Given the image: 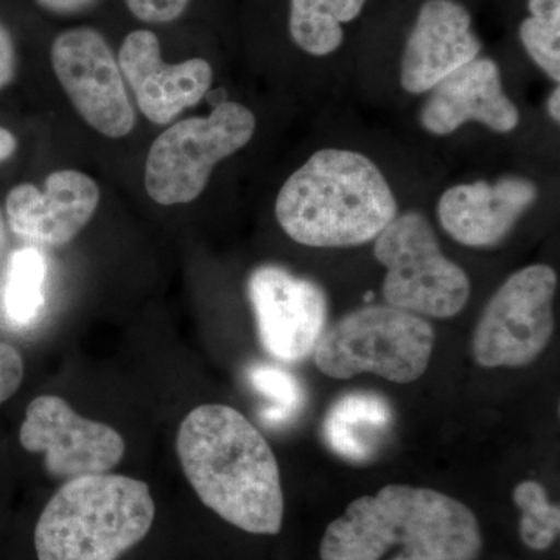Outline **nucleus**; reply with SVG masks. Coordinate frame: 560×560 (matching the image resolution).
<instances>
[{
  "instance_id": "nucleus-17",
  "label": "nucleus",
  "mask_w": 560,
  "mask_h": 560,
  "mask_svg": "<svg viewBox=\"0 0 560 560\" xmlns=\"http://www.w3.org/2000/svg\"><path fill=\"white\" fill-rule=\"evenodd\" d=\"M390 423L388 401L377 394L352 393L331 405L324 420V436L331 451L361 463L378 451Z\"/></svg>"
},
{
  "instance_id": "nucleus-28",
  "label": "nucleus",
  "mask_w": 560,
  "mask_h": 560,
  "mask_svg": "<svg viewBox=\"0 0 560 560\" xmlns=\"http://www.w3.org/2000/svg\"><path fill=\"white\" fill-rule=\"evenodd\" d=\"M16 150V139L5 128H0V161L9 160Z\"/></svg>"
},
{
  "instance_id": "nucleus-25",
  "label": "nucleus",
  "mask_w": 560,
  "mask_h": 560,
  "mask_svg": "<svg viewBox=\"0 0 560 560\" xmlns=\"http://www.w3.org/2000/svg\"><path fill=\"white\" fill-rule=\"evenodd\" d=\"M14 75V47L10 33L0 24V88L7 86Z\"/></svg>"
},
{
  "instance_id": "nucleus-7",
  "label": "nucleus",
  "mask_w": 560,
  "mask_h": 560,
  "mask_svg": "<svg viewBox=\"0 0 560 560\" xmlns=\"http://www.w3.org/2000/svg\"><path fill=\"white\" fill-rule=\"evenodd\" d=\"M256 117L235 102H221L208 117L172 125L151 145L145 189L158 205H187L208 186L213 167L253 139Z\"/></svg>"
},
{
  "instance_id": "nucleus-6",
  "label": "nucleus",
  "mask_w": 560,
  "mask_h": 560,
  "mask_svg": "<svg viewBox=\"0 0 560 560\" xmlns=\"http://www.w3.org/2000/svg\"><path fill=\"white\" fill-rule=\"evenodd\" d=\"M374 242L375 259L386 268V304L440 319L463 312L470 298L469 276L442 254L422 213L397 215Z\"/></svg>"
},
{
  "instance_id": "nucleus-14",
  "label": "nucleus",
  "mask_w": 560,
  "mask_h": 560,
  "mask_svg": "<svg viewBox=\"0 0 560 560\" xmlns=\"http://www.w3.org/2000/svg\"><path fill=\"white\" fill-rule=\"evenodd\" d=\"M536 184L521 176L495 183L459 184L438 202V219L448 235L470 248L500 245L537 200Z\"/></svg>"
},
{
  "instance_id": "nucleus-27",
  "label": "nucleus",
  "mask_w": 560,
  "mask_h": 560,
  "mask_svg": "<svg viewBox=\"0 0 560 560\" xmlns=\"http://www.w3.org/2000/svg\"><path fill=\"white\" fill-rule=\"evenodd\" d=\"M40 7L46 10L54 11V13H77L94 5L97 0H36Z\"/></svg>"
},
{
  "instance_id": "nucleus-13",
  "label": "nucleus",
  "mask_w": 560,
  "mask_h": 560,
  "mask_svg": "<svg viewBox=\"0 0 560 560\" xmlns=\"http://www.w3.org/2000/svg\"><path fill=\"white\" fill-rule=\"evenodd\" d=\"M480 51V39L463 3L425 0L405 46L401 88L410 94H425L445 77L478 58Z\"/></svg>"
},
{
  "instance_id": "nucleus-19",
  "label": "nucleus",
  "mask_w": 560,
  "mask_h": 560,
  "mask_svg": "<svg viewBox=\"0 0 560 560\" xmlns=\"http://www.w3.org/2000/svg\"><path fill=\"white\" fill-rule=\"evenodd\" d=\"M47 264L43 253L22 248L11 256L5 287V311L13 323H32L44 305Z\"/></svg>"
},
{
  "instance_id": "nucleus-12",
  "label": "nucleus",
  "mask_w": 560,
  "mask_h": 560,
  "mask_svg": "<svg viewBox=\"0 0 560 560\" xmlns=\"http://www.w3.org/2000/svg\"><path fill=\"white\" fill-rule=\"evenodd\" d=\"M117 62L143 116L156 125L168 124L180 110L198 105L213 80L212 66L201 58L179 65L162 61L160 39L149 31L131 32Z\"/></svg>"
},
{
  "instance_id": "nucleus-1",
  "label": "nucleus",
  "mask_w": 560,
  "mask_h": 560,
  "mask_svg": "<svg viewBox=\"0 0 560 560\" xmlns=\"http://www.w3.org/2000/svg\"><path fill=\"white\" fill-rule=\"evenodd\" d=\"M180 467L205 506L246 533L282 529L278 459L259 430L226 405H201L180 422Z\"/></svg>"
},
{
  "instance_id": "nucleus-30",
  "label": "nucleus",
  "mask_w": 560,
  "mask_h": 560,
  "mask_svg": "<svg viewBox=\"0 0 560 560\" xmlns=\"http://www.w3.org/2000/svg\"><path fill=\"white\" fill-rule=\"evenodd\" d=\"M3 242V223H2V215H0V246H2Z\"/></svg>"
},
{
  "instance_id": "nucleus-29",
  "label": "nucleus",
  "mask_w": 560,
  "mask_h": 560,
  "mask_svg": "<svg viewBox=\"0 0 560 560\" xmlns=\"http://www.w3.org/2000/svg\"><path fill=\"white\" fill-rule=\"evenodd\" d=\"M559 88H556L551 92L550 98H548V113H550L551 119L559 124L560 120V94Z\"/></svg>"
},
{
  "instance_id": "nucleus-5",
  "label": "nucleus",
  "mask_w": 560,
  "mask_h": 560,
  "mask_svg": "<svg viewBox=\"0 0 560 560\" xmlns=\"http://www.w3.org/2000/svg\"><path fill=\"white\" fill-rule=\"evenodd\" d=\"M433 346V327L422 316L390 305H370L326 329L313 355L318 370L338 381L375 374L411 383L429 368Z\"/></svg>"
},
{
  "instance_id": "nucleus-4",
  "label": "nucleus",
  "mask_w": 560,
  "mask_h": 560,
  "mask_svg": "<svg viewBox=\"0 0 560 560\" xmlns=\"http://www.w3.org/2000/svg\"><path fill=\"white\" fill-rule=\"evenodd\" d=\"M156 506L147 482L121 475L66 481L40 512L38 560H119L145 539Z\"/></svg>"
},
{
  "instance_id": "nucleus-24",
  "label": "nucleus",
  "mask_w": 560,
  "mask_h": 560,
  "mask_svg": "<svg viewBox=\"0 0 560 560\" xmlns=\"http://www.w3.org/2000/svg\"><path fill=\"white\" fill-rule=\"evenodd\" d=\"M22 378H24V360L20 350L9 342L0 341V404L16 394Z\"/></svg>"
},
{
  "instance_id": "nucleus-21",
  "label": "nucleus",
  "mask_w": 560,
  "mask_h": 560,
  "mask_svg": "<svg viewBox=\"0 0 560 560\" xmlns=\"http://www.w3.org/2000/svg\"><path fill=\"white\" fill-rule=\"evenodd\" d=\"M514 503L522 510L523 544L534 551L548 550L560 533L558 504L551 503L547 490L536 481H523L515 486Z\"/></svg>"
},
{
  "instance_id": "nucleus-3",
  "label": "nucleus",
  "mask_w": 560,
  "mask_h": 560,
  "mask_svg": "<svg viewBox=\"0 0 560 560\" xmlns=\"http://www.w3.org/2000/svg\"><path fill=\"white\" fill-rule=\"evenodd\" d=\"M396 217V198L385 175L352 150L316 151L285 180L276 200L280 228L291 241L311 248L364 245Z\"/></svg>"
},
{
  "instance_id": "nucleus-9",
  "label": "nucleus",
  "mask_w": 560,
  "mask_h": 560,
  "mask_svg": "<svg viewBox=\"0 0 560 560\" xmlns=\"http://www.w3.org/2000/svg\"><path fill=\"white\" fill-rule=\"evenodd\" d=\"M51 66L77 113L108 138L130 135L136 124L119 62L94 28L61 33L51 44Z\"/></svg>"
},
{
  "instance_id": "nucleus-20",
  "label": "nucleus",
  "mask_w": 560,
  "mask_h": 560,
  "mask_svg": "<svg viewBox=\"0 0 560 560\" xmlns=\"http://www.w3.org/2000/svg\"><path fill=\"white\" fill-rule=\"evenodd\" d=\"M248 378L253 388L268 401L261 412V419L268 425L289 423L304 408V389L290 372L272 364L257 363L249 368Z\"/></svg>"
},
{
  "instance_id": "nucleus-11",
  "label": "nucleus",
  "mask_w": 560,
  "mask_h": 560,
  "mask_svg": "<svg viewBox=\"0 0 560 560\" xmlns=\"http://www.w3.org/2000/svg\"><path fill=\"white\" fill-rule=\"evenodd\" d=\"M261 346L283 363L315 352L327 326V296L318 283L278 265H261L248 280Z\"/></svg>"
},
{
  "instance_id": "nucleus-22",
  "label": "nucleus",
  "mask_w": 560,
  "mask_h": 560,
  "mask_svg": "<svg viewBox=\"0 0 560 560\" xmlns=\"http://www.w3.org/2000/svg\"><path fill=\"white\" fill-rule=\"evenodd\" d=\"M518 36L533 61L552 81L560 80V22L526 18Z\"/></svg>"
},
{
  "instance_id": "nucleus-2",
  "label": "nucleus",
  "mask_w": 560,
  "mask_h": 560,
  "mask_svg": "<svg viewBox=\"0 0 560 560\" xmlns=\"http://www.w3.org/2000/svg\"><path fill=\"white\" fill-rule=\"evenodd\" d=\"M482 536L474 512L434 489L388 485L353 500L327 526L320 560H475Z\"/></svg>"
},
{
  "instance_id": "nucleus-26",
  "label": "nucleus",
  "mask_w": 560,
  "mask_h": 560,
  "mask_svg": "<svg viewBox=\"0 0 560 560\" xmlns=\"http://www.w3.org/2000/svg\"><path fill=\"white\" fill-rule=\"evenodd\" d=\"M529 16L560 22V0H529Z\"/></svg>"
},
{
  "instance_id": "nucleus-15",
  "label": "nucleus",
  "mask_w": 560,
  "mask_h": 560,
  "mask_svg": "<svg viewBox=\"0 0 560 560\" xmlns=\"http://www.w3.org/2000/svg\"><path fill=\"white\" fill-rule=\"evenodd\" d=\"M101 202L97 183L84 173H50L46 190L21 184L7 197L11 230L50 246L66 245L90 223Z\"/></svg>"
},
{
  "instance_id": "nucleus-10",
  "label": "nucleus",
  "mask_w": 560,
  "mask_h": 560,
  "mask_svg": "<svg viewBox=\"0 0 560 560\" xmlns=\"http://www.w3.org/2000/svg\"><path fill=\"white\" fill-rule=\"evenodd\" d=\"M20 441L25 451L44 453L47 471L65 481L106 474L127 448L119 431L77 415L58 396L36 397L28 405Z\"/></svg>"
},
{
  "instance_id": "nucleus-16",
  "label": "nucleus",
  "mask_w": 560,
  "mask_h": 560,
  "mask_svg": "<svg viewBox=\"0 0 560 560\" xmlns=\"http://www.w3.org/2000/svg\"><path fill=\"white\" fill-rule=\"evenodd\" d=\"M430 92L420 110V125L431 135H452L467 121L511 132L521 121L517 106L504 94L499 66L490 58H475Z\"/></svg>"
},
{
  "instance_id": "nucleus-8",
  "label": "nucleus",
  "mask_w": 560,
  "mask_h": 560,
  "mask_svg": "<svg viewBox=\"0 0 560 560\" xmlns=\"http://www.w3.org/2000/svg\"><path fill=\"white\" fill-rule=\"evenodd\" d=\"M558 275L548 265L515 271L490 298L471 342L482 368H522L539 359L555 331Z\"/></svg>"
},
{
  "instance_id": "nucleus-18",
  "label": "nucleus",
  "mask_w": 560,
  "mask_h": 560,
  "mask_svg": "<svg viewBox=\"0 0 560 560\" xmlns=\"http://www.w3.org/2000/svg\"><path fill=\"white\" fill-rule=\"evenodd\" d=\"M366 0H291L290 35L300 49L326 57L340 49L342 24L360 16Z\"/></svg>"
},
{
  "instance_id": "nucleus-23",
  "label": "nucleus",
  "mask_w": 560,
  "mask_h": 560,
  "mask_svg": "<svg viewBox=\"0 0 560 560\" xmlns=\"http://www.w3.org/2000/svg\"><path fill=\"white\" fill-rule=\"evenodd\" d=\"M190 0H125L138 20L150 24H167L178 20Z\"/></svg>"
}]
</instances>
